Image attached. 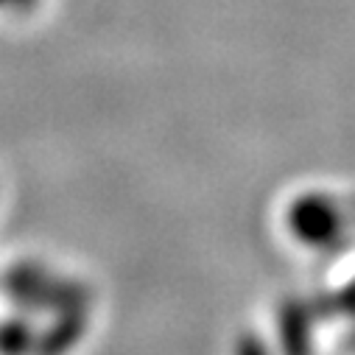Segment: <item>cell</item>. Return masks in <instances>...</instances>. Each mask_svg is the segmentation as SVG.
Wrapping results in <instances>:
<instances>
[{"label":"cell","mask_w":355,"mask_h":355,"mask_svg":"<svg viewBox=\"0 0 355 355\" xmlns=\"http://www.w3.org/2000/svg\"><path fill=\"white\" fill-rule=\"evenodd\" d=\"M336 213L327 207V202H316V199H305L297 202L291 210V224L294 232L305 241V243H324V238L333 232L336 227Z\"/></svg>","instance_id":"obj_1"}]
</instances>
